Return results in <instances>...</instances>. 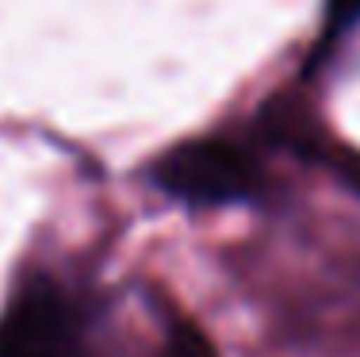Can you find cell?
Here are the masks:
<instances>
[{
    "instance_id": "cell-1",
    "label": "cell",
    "mask_w": 360,
    "mask_h": 357,
    "mask_svg": "<svg viewBox=\"0 0 360 357\" xmlns=\"http://www.w3.org/2000/svg\"><path fill=\"white\" fill-rule=\"evenodd\" d=\"M158 184L176 200L188 203H230L245 200L257 189V161L242 146L222 139H200L176 146L153 169Z\"/></svg>"
},
{
    "instance_id": "cell-2",
    "label": "cell",
    "mask_w": 360,
    "mask_h": 357,
    "mask_svg": "<svg viewBox=\"0 0 360 357\" xmlns=\"http://www.w3.org/2000/svg\"><path fill=\"white\" fill-rule=\"evenodd\" d=\"M77 315L46 280L27 284L0 315V357H73Z\"/></svg>"
},
{
    "instance_id": "cell-3",
    "label": "cell",
    "mask_w": 360,
    "mask_h": 357,
    "mask_svg": "<svg viewBox=\"0 0 360 357\" xmlns=\"http://www.w3.org/2000/svg\"><path fill=\"white\" fill-rule=\"evenodd\" d=\"M165 357H215V350H211L207 338H203L195 327H188V322H176L173 334H169Z\"/></svg>"
},
{
    "instance_id": "cell-4",
    "label": "cell",
    "mask_w": 360,
    "mask_h": 357,
    "mask_svg": "<svg viewBox=\"0 0 360 357\" xmlns=\"http://www.w3.org/2000/svg\"><path fill=\"white\" fill-rule=\"evenodd\" d=\"M330 20L333 23H353V20H360V0H330Z\"/></svg>"
}]
</instances>
